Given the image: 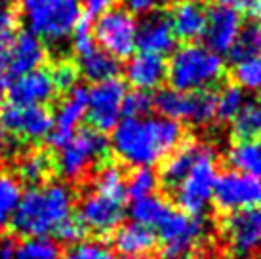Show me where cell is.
Masks as SVG:
<instances>
[{
    "mask_svg": "<svg viewBox=\"0 0 261 259\" xmlns=\"http://www.w3.org/2000/svg\"><path fill=\"white\" fill-rule=\"evenodd\" d=\"M183 143L181 126L164 116L124 118L111 136V149L118 159L134 168H152Z\"/></svg>",
    "mask_w": 261,
    "mask_h": 259,
    "instance_id": "6da1fadb",
    "label": "cell"
},
{
    "mask_svg": "<svg viewBox=\"0 0 261 259\" xmlns=\"http://www.w3.org/2000/svg\"><path fill=\"white\" fill-rule=\"evenodd\" d=\"M74 194L69 185L48 181L23 193L19 206L12 217V227L27 238L48 237L65 219L71 217Z\"/></svg>",
    "mask_w": 261,
    "mask_h": 259,
    "instance_id": "7a4b0ae2",
    "label": "cell"
},
{
    "mask_svg": "<svg viewBox=\"0 0 261 259\" xmlns=\"http://www.w3.org/2000/svg\"><path fill=\"white\" fill-rule=\"evenodd\" d=\"M225 71L221 56L204 44H183L166 63L170 88L179 92H206L216 86Z\"/></svg>",
    "mask_w": 261,
    "mask_h": 259,
    "instance_id": "3957f363",
    "label": "cell"
},
{
    "mask_svg": "<svg viewBox=\"0 0 261 259\" xmlns=\"http://www.w3.org/2000/svg\"><path fill=\"white\" fill-rule=\"evenodd\" d=\"M23 19L29 33L42 42L61 44L82 19L80 0H21Z\"/></svg>",
    "mask_w": 261,
    "mask_h": 259,
    "instance_id": "277c9868",
    "label": "cell"
},
{
    "mask_svg": "<svg viewBox=\"0 0 261 259\" xmlns=\"http://www.w3.org/2000/svg\"><path fill=\"white\" fill-rule=\"evenodd\" d=\"M218 162L216 151L206 145L189 173L174 189V196L181 212L189 216H202L214 200V189L218 183Z\"/></svg>",
    "mask_w": 261,
    "mask_h": 259,
    "instance_id": "5b68a950",
    "label": "cell"
},
{
    "mask_svg": "<svg viewBox=\"0 0 261 259\" xmlns=\"http://www.w3.org/2000/svg\"><path fill=\"white\" fill-rule=\"evenodd\" d=\"M109 154V141L97 130H79L63 147H59L58 166L59 173L69 181L84 177L94 166L105 160Z\"/></svg>",
    "mask_w": 261,
    "mask_h": 259,
    "instance_id": "8992f818",
    "label": "cell"
},
{
    "mask_svg": "<svg viewBox=\"0 0 261 259\" xmlns=\"http://www.w3.org/2000/svg\"><path fill=\"white\" fill-rule=\"evenodd\" d=\"M160 116L174 122H187L195 126H206L216 118V94L206 92H179L174 88L160 90L152 99Z\"/></svg>",
    "mask_w": 261,
    "mask_h": 259,
    "instance_id": "52a82bcc",
    "label": "cell"
},
{
    "mask_svg": "<svg viewBox=\"0 0 261 259\" xmlns=\"http://www.w3.org/2000/svg\"><path fill=\"white\" fill-rule=\"evenodd\" d=\"M95 44L115 59L130 58L136 50L138 21L122 8H111L97 17L94 29Z\"/></svg>",
    "mask_w": 261,
    "mask_h": 259,
    "instance_id": "ba28073f",
    "label": "cell"
},
{
    "mask_svg": "<svg viewBox=\"0 0 261 259\" xmlns=\"http://www.w3.org/2000/svg\"><path fill=\"white\" fill-rule=\"evenodd\" d=\"M219 232L231 255L255 257L261 252V208L229 212L219 223Z\"/></svg>",
    "mask_w": 261,
    "mask_h": 259,
    "instance_id": "9c48e42d",
    "label": "cell"
},
{
    "mask_svg": "<svg viewBox=\"0 0 261 259\" xmlns=\"http://www.w3.org/2000/svg\"><path fill=\"white\" fill-rule=\"evenodd\" d=\"M156 229L164 257L181 259L187 257V253L204 238L206 225L198 216L172 210Z\"/></svg>",
    "mask_w": 261,
    "mask_h": 259,
    "instance_id": "30bf717a",
    "label": "cell"
},
{
    "mask_svg": "<svg viewBox=\"0 0 261 259\" xmlns=\"http://www.w3.org/2000/svg\"><path fill=\"white\" fill-rule=\"evenodd\" d=\"M126 86L122 80L109 79L95 82L88 92L86 116L97 132H109L122 118V105L126 97Z\"/></svg>",
    "mask_w": 261,
    "mask_h": 259,
    "instance_id": "8fae6325",
    "label": "cell"
},
{
    "mask_svg": "<svg viewBox=\"0 0 261 259\" xmlns=\"http://www.w3.org/2000/svg\"><path fill=\"white\" fill-rule=\"evenodd\" d=\"M214 204L221 212L261 208V179L240 172H225L214 189Z\"/></svg>",
    "mask_w": 261,
    "mask_h": 259,
    "instance_id": "7c38bea8",
    "label": "cell"
},
{
    "mask_svg": "<svg viewBox=\"0 0 261 259\" xmlns=\"http://www.w3.org/2000/svg\"><path fill=\"white\" fill-rule=\"evenodd\" d=\"M242 31V14L239 6L231 0H218L206 10V27H204V40L212 51L216 54H229L237 36Z\"/></svg>",
    "mask_w": 261,
    "mask_h": 259,
    "instance_id": "4fadbf2b",
    "label": "cell"
},
{
    "mask_svg": "<svg viewBox=\"0 0 261 259\" xmlns=\"http://www.w3.org/2000/svg\"><path fill=\"white\" fill-rule=\"evenodd\" d=\"M124 202L97 191H88L79 202V219L86 230L107 235L116 230L124 219Z\"/></svg>",
    "mask_w": 261,
    "mask_h": 259,
    "instance_id": "5bb4252c",
    "label": "cell"
},
{
    "mask_svg": "<svg viewBox=\"0 0 261 259\" xmlns=\"http://www.w3.org/2000/svg\"><path fill=\"white\" fill-rule=\"evenodd\" d=\"M2 128L27 141L48 139L54 126V116L46 107H27L10 103L0 113Z\"/></svg>",
    "mask_w": 261,
    "mask_h": 259,
    "instance_id": "9a60e30c",
    "label": "cell"
},
{
    "mask_svg": "<svg viewBox=\"0 0 261 259\" xmlns=\"http://www.w3.org/2000/svg\"><path fill=\"white\" fill-rule=\"evenodd\" d=\"M88 109V92L82 86H74L71 92H67L59 105L58 113L54 116V126L48 139L50 143L59 149L73 137L79 124L84 120Z\"/></svg>",
    "mask_w": 261,
    "mask_h": 259,
    "instance_id": "2e32d148",
    "label": "cell"
},
{
    "mask_svg": "<svg viewBox=\"0 0 261 259\" xmlns=\"http://www.w3.org/2000/svg\"><path fill=\"white\" fill-rule=\"evenodd\" d=\"M10 103L27 105V107H44L56 95V86L51 82L50 71L37 69L15 76L12 84H8Z\"/></svg>",
    "mask_w": 261,
    "mask_h": 259,
    "instance_id": "e0dca14e",
    "label": "cell"
},
{
    "mask_svg": "<svg viewBox=\"0 0 261 259\" xmlns=\"http://www.w3.org/2000/svg\"><path fill=\"white\" fill-rule=\"evenodd\" d=\"M174 46L175 35L172 29V23H170V17L156 12V14L147 15L138 25L136 48H139V51L164 58L166 54L174 50Z\"/></svg>",
    "mask_w": 261,
    "mask_h": 259,
    "instance_id": "ac0fdd59",
    "label": "cell"
},
{
    "mask_svg": "<svg viewBox=\"0 0 261 259\" xmlns=\"http://www.w3.org/2000/svg\"><path fill=\"white\" fill-rule=\"evenodd\" d=\"M124 74L134 90L149 94L166 80V61L160 56L139 51L136 56H130Z\"/></svg>",
    "mask_w": 261,
    "mask_h": 259,
    "instance_id": "d6986e66",
    "label": "cell"
},
{
    "mask_svg": "<svg viewBox=\"0 0 261 259\" xmlns=\"http://www.w3.org/2000/svg\"><path fill=\"white\" fill-rule=\"evenodd\" d=\"M46 59L44 42L29 31H23L10 42V59H8V74H25V72L40 69Z\"/></svg>",
    "mask_w": 261,
    "mask_h": 259,
    "instance_id": "ffe728a7",
    "label": "cell"
},
{
    "mask_svg": "<svg viewBox=\"0 0 261 259\" xmlns=\"http://www.w3.org/2000/svg\"><path fill=\"white\" fill-rule=\"evenodd\" d=\"M170 23L175 38L193 42L204 35L206 27V6L200 0H179L170 14Z\"/></svg>",
    "mask_w": 261,
    "mask_h": 259,
    "instance_id": "44dd1931",
    "label": "cell"
},
{
    "mask_svg": "<svg viewBox=\"0 0 261 259\" xmlns=\"http://www.w3.org/2000/svg\"><path fill=\"white\" fill-rule=\"evenodd\" d=\"M206 149V143H198V141H187V143H179L174 149V152L162 162L160 168V181L166 185L168 189H175L177 183L189 173L198 157L202 154Z\"/></svg>",
    "mask_w": 261,
    "mask_h": 259,
    "instance_id": "7402d4cb",
    "label": "cell"
},
{
    "mask_svg": "<svg viewBox=\"0 0 261 259\" xmlns=\"http://www.w3.org/2000/svg\"><path fill=\"white\" fill-rule=\"evenodd\" d=\"M156 246L154 230L139 223H124L115 232V248L124 257H141L149 255Z\"/></svg>",
    "mask_w": 261,
    "mask_h": 259,
    "instance_id": "603a6c76",
    "label": "cell"
},
{
    "mask_svg": "<svg viewBox=\"0 0 261 259\" xmlns=\"http://www.w3.org/2000/svg\"><path fill=\"white\" fill-rule=\"evenodd\" d=\"M76 58H79V72L82 76H86L88 80H92L94 84L115 79V74L118 72L116 59L111 58L109 54H105L99 46L80 54Z\"/></svg>",
    "mask_w": 261,
    "mask_h": 259,
    "instance_id": "cb8c5ba5",
    "label": "cell"
},
{
    "mask_svg": "<svg viewBox=\"0 0 261 259\" xmlns=\"http://www.w3.org/2000/svg\"><path fill=\"white\" fill-rule=\"evenodd\" d=\"M170 212H172V206L162 196L154 193L151 196L134 200L130 208V217L134 223L143 225L147 229H154V227H159L166 219Z\"/></svg>",
    "mask_w": 261,
    "mask_h": 259,
    "instance_id": "d4e9b609",
    "label": "cell"
},
{
    "mask_svg": "<svg viewBox=\"0 0 261 259\" xmlns=\"http://www.w3.org/2000/svg\"><path fill=\"white\" fill-rule=\"evenodd\" d=\"M227 160L234 168V172L248 173L261 179V141L257 139L239 141L229 151Z\"/></svg>",
    "mask_w": 261,
    "mask_h": 259,
    "instance_id": "484cf974",
    "label": "cell"
},
{
    "mask_svg": "<svg viewBox=\"0 0 261 259\" xmlns=\"http://www.w3.org/2000/svg\"><path fill=\"white\" fill-rule=\"evenodd\" d=\"M54 170V162L44 151H29L17 162V173L19 179L27 181L31 187H37L50 177Z\"/></svg>",
    "mask_w": 261,
    "mask_h": 259,
    "instance_id": "4316f807",
    "label": "cell"
},
{
    "mask_svg": "<svg viewBox=\"0 0 261 259\" xmlns=\"http://www.w3.org/2000/svg\"><path fill=\"white\" fill-rule=\"evenodd\" d=\"M232 134L240 141L257 139L261 136V99L248 101L232 120Z\"/></svg>",
    "mask_w": 261,
    "mask_h": 259,
    "instance_id": "83f0119b",
    "label": "cell"
},
{
    "mask_svg": "<svg viewBox=\"0 0 261 259\" xmlns=\"http://www.w3.org/2000/svg\"><path fill=\"white\" fill-rule=\"evenodd\" d=\"M94 191L118 200H126V177L124 172L116 164H105L99 168V172L95 173L94 177Z\"/></svg>",
    "mask_w": 261,
    "mask_h": 259,
    "instance_id": "f1b7e54d",
    "label": "cell"
},
{
    "mask_svg": "<svg viewBox=\"0 0 261 259\" xmlns=\"http://www.w3.org/2000/svg\"><path fill=\"white\" fill-rule=\"evenodd\" d=\"M23 196L21 185L19 181L2 173L0 175V227H4L6 223L12 221L15 210L19 206V200Z\"/></svg>",
    "mask_w": 261,
    "mask_h": 259,
    "instance_id": "f546056e",
    "label": "cell"
},
{
    "mask_svg": "<svg viewBox=\"0 0 261 259\" xmlns=\"http://www.w3.org/2000/svg\"><path fill=\"white\" fill-rule=\"evenodd\" d=\"M159 175L152 168H134V172L126 177V196L132 200H139L156 193Z\"/></svg>",
    "mask_w": 261,
    "mask_h": 259,
    "instance_id": "4dcf8cb0",
    "label": "cell"
},
{
    "mask_svg": "<svg viewBox=\"0 0 261 259\" xmlns=\"http://www.w3.org/2000/svg\"><path fill=\"white\" fill-rule=\"evenodd\" d=\"M59 246L48 237L25 238L17 244L15 259H59Z\"/></svg>",
    "mask_w": 261,
    "mask_h": 259,
    "instance_id": "1f68e13d",
    "label": "cell"
},
{
    "mask_svg": "<svg viewBox=\"0 0 261 259\" xmlns=\"http://www.w3.org/2000/svg\"><path fill=\"white\" fill-rule=\"evenodd\" d=\"M232 76L237 80V86L244 92H261V56H252L234 63Z\"/></svg>",
    "mask_w": 261,
    "mask_h": 259,
    "instance_id": "d6a6232c",
    "label": "cell"
},
{
    "mask_svg": "<svg viewBox=\"0 0 261 259\" xmlns=\"http://www.w3.org/2000/svg\"><path fill=\"white\" fill-rule=\"evenodd\" d=\"M244 105H246V97L239 86H225L216 95V116L225 122L234 120Z\"/></svg>",
    "mask_w": 261,
    "mask_h": 259,
    "instance_id": "836d02e7",
    "label": "cell"
},
{
    "mask_svg": "<svg viewBox=\"0 0 261 259\" xmlns=\"http://www.w3.org/2000/svg\"><path fill=\"white\" fill-rule=\"evenodd\" d=\"M257 35H259V27H255V25L242 27L232 48L229 50V56L234 63L252 58V56H257Z\"/></svg>",
    "mask_w": 261,
    "mask_h": 259,
    "instance_id": "e575fe53",
    "label": "cell"
},
{
    "mask_svg": "<svg viewBox=\"0 0 261 259\" xmlns=\"http://www.w3.org/2000/svg\"><path fill=\"white\" fill-rule=\"evenodd\" d=\"M152 109V97L147 92L134 90L130 94H126L122 105V115L126 118H143L149 116Z\"/></svg>",
    "mask_w": 261,
    "mask_h": 259,
    "instance_id": "d590c367",
    "label": "cell"
},
{
    "mask_svg": "<svg viewBox=\"0 0 261 259\" xmlns=\"http://www.w3.org/2000/svg\"><path fill=\"white\" fill-rule=\"evenodd\" d=\"M69 259H116V255L105 242L86 240L74 246L69 253Z\"/></svg>",
    "mask_w": 261,
    "mask_h": 259,
    "instance_id": "8d00e7d4",
    "label": "cell"
},
{
    "mask_svg": "<svg viewBox=\"0 0 261 259\" xmlns=\"http://www.w3.org/2000/svg\"><path fill=\"white\" fill-rule=\"evenodd\" d=\"M51 82L56 86V92H71L76 86V80H79V69L69 61H61L50 71Z\"/></svg>",
    "mask_w": 261,
    "mask_h": 259,
    "instance_id": "74e56055",
    "label": "cell"
},
{
    "mask_svg": "<svg viewBox=\"0 0 261 259\" xmlns=\"http://www.w3.org/2000/svg\"><path fill=\"white\" fill-rule=\"evenodd\" d=\"M17 27V8L14 0H0V42L14 38Z\"/></svg>",
    "mask_w": 261,
    "mask_h": 259,
    "instance_id": "f35d334b",
    "label": "cell"
},
{
    "mask_svg": "<svg viewBox=\"0 0 261 259\" xmlns=\"http://www.w3.org/2000/svg\"><path fill=\"white\" fill-rule=\"evenodd\" d=\"M84 232H86V229L82 227V223H80L79 219H73V217L65 219L58 229L54 230L56 238H58L59 242H63V244H76V242L82 240Z\"/></svg>",
    "mask_w": 261,
    "mask_h": 259,
    "instance_id": "ab89813d",
    "label": "cell"
},
{
    "mask_svg": "<svg viewBox=\"0 0 261 259\" xmlns=\"http://www.w3.org/2000/svg\"><path fill=\"white\" fill-rule=\"evenodd\" d=\"M73 48L76 51V56L80 54H84V51L92 50L95 48L97 44H95V38H94V33H92V25L88 21H82L76 25V29L73 31Z\"/></svg>",
    "mask_w": 261,
    "mask_h": 259,
    "instance_id": "60d3db41",
    "label": "cell"
},
{
    "mask_svg": "<svg viewBox=\"0 0 261 259\" xmlns=\"http://www.w3.org/2000/svg\"><path fill=\"white\" fill-rule=\"evenodd\" d=\"M162 2L164 0H124V4H126V12L132 15H147L151 14H156V10L162 6Z\"/></svg>",
    "mask_w": 261,
    "mask_h": 259,
    "instance_id": "b9f144b4",
    "label": "cell"
},
{
    "mask_svg": "<svg viewBox=\"0 0 261 259\" xmlns=\"http://www.w3.org/2000/svg\"><path fill=\"white\" fill-rule=\"evenodd\" d=\"M115 4H116V0H84L86 14L92 15V17H99L101 14L109 12Z\"/></svg>",
    "mask_w": 261,
    "mask_h": 259,
    "instance_id": "7bdbcfd3",
    "label": "cell"
},
{
    "mask_svg": "<svg viewBox=\"0 0 261 259\" xmlns=\"http://www.w3.org/2000/svg\"><path fill=\"white\" fill-rule=\"evenodd\" d=\"M15 250H17V242H15L14 238H0V259H15Z\"/></svg>",
    "mask_w": 261,
    "mask_h": 259,
    "instance_id": "ee69618b",
    "label": "cell"
},
{
    "mask_svg": "<svg viewBox=\"0 0 261 259\" xmlns=\"http://www.w3.org/2000/svg\"><path fill=\"white\" fill-rule=\"evenodd\" d=\"M10 74H8V71H4V69H0V97H2V94L8 90V84H10Z\"/></svg>",
    "mask_w": 261,
    "mask_h": 259,
    "instance_id": "f6af8a7d",
    "label": "cell"
},
{
    "mask_svg": "<svg viewBox=\"0 0 261 259\" xmlns=\"http://www.w3.org/2000/svg\"><path fill=\"white\" fill-rule=\"evenodd\" d=\"M8 145H10V141H8V132L2 128V124H0V152L6 151Z\"/></svg>",
    "mask_w": 261,
    "mask_h": 259,
    "instance_id": "bcb514c9",
    "label": "cell"
},
{
    "mask_svg": "<svg viewBox=\"0 0 261 259\" xmlns=\"http://www.w3.org/2000/svg\"><path fill=\"white\" fill-rule=\"evenodd\" d=\"M232 4H234V6H252V4H254L255 0H231Z\"/></svg>",
    "mask_w": 261,
    "mask_h": 259,
    "instance_id": "7dc6e473",
    "label": "cell"
},
{
    "mask_svg": "<svg viewBox=\"0 0 261 259\" xmlns=\"http://www.w3.org/2000/svg\"><path fill=\"white\" fill-rule=\"evenodd\" d=\"M257 56H261V29L259 35H257Z\"/></svg>",
    "mask_w": 261,
    "mask_h": 259,
    "instance_id": "c3c4849f",
    "label": "cell"
},
{
    "mask_svg": "<svg viewBox=\"0 0 261 259\" xmlns=\"http://www.w3.org/2000/svg\"><path fill=\"white\" fill-rule=\"evenodd\" d=\"M124 259H154L151 255H141V257H124Z\"/></svg>",
    "mask_w": 261,
    "mask_h": 259,
    "instance_id": "681fc988",
    "label": "cell"
},
{
    "mask_svg": "<svg viewBox=\"0 0 261 259\" xmlns=\"http://www.w3.org/2000/svg\"><path fill=\"white\" fill-rule=\"evenodd\" d=\"M248 259H261V257H248Z\"/></svg>",
    "mask_w": 261,
    "mask_h": 259,
    "instance_id": "f907efd6",
    "label": "cell"
}]
</instances>
